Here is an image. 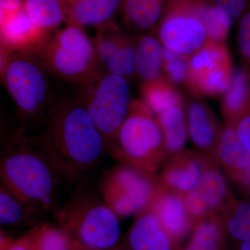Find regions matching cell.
<instances>
[{"mask_svg":"<svg viewBox=\"0 0 250 250\" xmlns=\"http://www.w3.org/2000/svg\"><path fill=\"white\" fill-rule=\"evenodd\" d=\"M0 158V175L23 201L38 210L51 209L59 189L70 174L56 156L42 133L29 137L24 130L4 135Z\"/></svg>","mask_w":250,"mask_h":250,"instance_id":"1","label":"cell"},{"mask_svg":"<svg viewBox=\"0 0 250 250\" xmlns=\"http://www.w3.org/2000/svg\"><path fill=\"white\" fill-rule=\"evenodd\" d=\"M45 126L49 146L72 178L98 166L107 143L73 94L53 97Z\"/></svg>","mask_w":250,"mask_h":250,"instance_id":"2","label":"cell"},{"mask_svg":"<svg viewBox=\"0 0 250 250\" xmlns=\"http://www.w3.org/2000/svg\"><path fill=\"white\" fill-rule=\"evenodd\" d=\"M34 55L49 75L72 84L84 83L103 72L93 40L76 25L67 24L56 31Z\"/></svg>","mask_w":250,"mask_h":250,"instance_id":"3","label":"cell"},{"mask_svg":"<svg viewBox=\"0 0 250 250\" xmlns=\"http://www.w3.org/2000/svg\"><path fill=\"white\" fill-rule=\"evenodd\" d=\"M47 72L34 54L16 53L8 49L1 69L4 83L20 116L29 124L45 125L53 95Z\"/></svg>","mask_w":250,"mask_h":250,"instance_id":"4","label":"cell"},{"mask_svg":"<svg viewBox=\"0 0 250 250\" xmlns=\"http://www.w3.org/2000/svg\"><path fill=\"white\" fill-rule=\"evenodd\" d=\"M115 142L125 163L154 174L167 158L156 116L143 100H133Z\"/></svg>","mask_w":250,"mask_h":250,"instance_id":"5","label":"cell"},{"mask_svg":"<svg viewBox=\"0 0 250 250\" xmlns=\"http://www.w3.org/2000/svg\"><path fill=\"white\" fill-rule=\"evenodd\" d=\"M77 85L73 95L89 113L108 145L116 139L133 101L129 81L100 72Z\"/></svg>","mask_w":250,"mask_h":250,"instance_id":"6","label":"cell"},{"mask_svg":"<svg viewBox=\"0 0 250 250\" xmlns=\"http://www.w3.org/2000/svg\"><path fill=\"white\" fill-rule=\"evenodd\" d=\"M207 0H167L156 27V36L166 48L187 59L208 41L202 11Z\"/></svg>","mask_w":250,"mask_h":250,"instance_id":"7","label":"cell"},{"mask_svg":"<svg viewBox=\"0 0 250 250\" xmlns=\"http://www.w3.org/2000/svg\"><path fill=\"white\" fill-rule=\"evenodd\" d=\"M160 184L159 176L125 163L105 179L102 188L104 202L118 217L138 215L150 208Z\"/></svg>","mask_w":250,"mask_h":250,"instance_id":"8","label":"cell"},{"mask_svg":"<svg viewBox=\"0 0 250 250\" xmlns=\"http://www.w3.org/2000/svg\"><path fill=\"white\" fill-rule=\"evenodd\" d=\"M67 234L72 243L91 250L111 249L119 239L118 216L104 202H94L78 208L69 217Z\"/></svg>","mask_w":250,"mask_h":250,"instance_id":"9","label":"cell"},{"mask_svg":"<svg viewBox=\"0 0 250 250\" xmlns=\"http://www.w3.org/2000/svg\"><path fill=\"white\" fill-rule=\"evenodd\" d=\"M190 82L198 95H223L229 88L233 70L226 44L208 40L188 60Z\"/></svg>","mask_w":250,"mask_h":250,"instance_id":"10","label":"cell"},{"mask_svg":"<svg viewBox=\"0 0 250 250\" xmlns=\"http://www.w3.org/2000/svg\"><path fill=\"white\" fill-rule=\"evenodd\" d=\"M93 40L102 71L128 81L136 77L134 58L135 37L123 32L116 22L98 28Z\"/></svg>","mask_w":250,"mask_h":250,"instance_id":"11","label":"cell"},{"mask_svg":"<svg viewBox=\"0 0 250 250\" xmlns=\"http://www.w3.org/2000/svg\"><path fill=\"white\" fill-rule=\"evenodd\" d=\"M218 162L205 170L195 187L184 196L194 223L210 215H220L234 200Z\"/></svg>","mask_w":250,"mask_h":250,"instance_id":"12","label":"cell"},{"mask_svg":"<svg viewBox=\"0 0 250 250\" xmlns=\"http://www.w3.org/2000/svg\"><path fill=\"white\" fill-rule=\"evenodd\" d=\"M214 162L218 161L197 149H183L166 158L159 177L167 188L185 196Z\"/></svg>","mask_w":250,"mask_h":250,"instance_id":"13","label":"cell"},{"mask_svg":"<svg viewBox=\"0 0 250 250\" xmlns=\"http://www.w3.org/2000/svg\"><path fill=\"white\" fill-rule=\"evenodd\" d=\"M187 94L185 109L188 138L197 150L216 159L223 127L202 95Z\"/></svg>","mask_w":250,"mask_h":250,"instance_id":"14","label":"cell"},{"mask_svg":"<svg viewBox=\"0 0 250 250\" xmlns=\"http://www.w3.org/2000/svg\"><path fill=\"white\" fill-rule=\"evenodd\" d=\"M150 208L166 231L179 246L190 236L195 223L187 209L184 196L167 188L161 180L159 191Z\"/></svg>","mask_w":250,"mask_h":250,"instance_id":"15","label":"cell"},{"mask_svg":"<svg viewBox=\"0 0 250 250\" xmlns=\"http://www.w3.org/2000/svg\"><path fill=\"white\" fill-rule=\"evenodd\" d=\"M49 36L36 27L24 6L0 25L1 46L16 53L35 54Z\"/></svg>","mask_w":250,"mask_h":250,"instance_id":"16","label":"cell"},{"mask_svg":"<svg viewBox=\"0 0 250 250\" xmlns=\"http://www.w3.org/2000/svg\"><path fill=\"white\" fill-rule=\"evenodd\" d=\"M137 215L126 238L129 250H178L180 246L166 231L152 208Z\"/></svg>","mask_w":250,"mask_h":250,"instance_id":"17","label":"cell"},{"mask_svg":"<svg viewBox=\"0 0 250 250\" xmlns=\"http://www.w3.org/2000/svg\"><path fill=\"white\" fill-rule=\"evenodd\" d=\"M216 159L225 175L241 187L250 172V155L240 142L232 126H223Z\"/></svg>","mask_w":250,"mask_h":250,"instance_id":"18","label":"cell"},{"mask_svg":"<svg viewBox=\"0 0 250 250\" xmlns=\"http://www.w3.org/2000/svg\"><path fill=\"white\" fill-rule=\"evenodd\" d=\"M123 0H67L65 22L83 28L100 27L114 21Z\"/></svg>","mask_w":250,"mask_h":250,"instance_id":"19","label":"cell"},{"mask_svg":"<svg viewBox=\"0 0 250 250\" xmlns=\"http://www.w3.org/2000/svg\"><path fill=\"white\" fill-rule=\"evenodd\" d=\"M164 46L157 36L152 34L135 36V73L143 83L164 77Z\"/></svg>","mask_w":250,"mask_h":250,"instance_id":"20","label":"cell"},{"mask_svg":"<svg viewBox=\"0 0 250 250\" xmlns=\"http://www.w3.org/2000/svg\"><path fill=\"white\" fill-rule=\"evenodd\" d=\"M223 97L221 112L225 125L233 126L250 109V73L246 69L233 71L231 85Z\"/></svg>","mask_w":250,"mask_h":250,"instance_id":"21","label":"cell"},{"mask_svg":"<svg viewBox=\"0 0 250 250\" xmlns=\"http://www.w3.org/2000/svg\"><path fill=\"white\" fill-rule=\"evenodd\" d=\"M188 241L178 250H230L228 235L221 217L210 215L196 222Z\"/></svg>","mask_w":250,"mask_h":250,"instance_id":"22","label":"cell"},{"mask_svg":"<svg viewBox=\"0 0 250 250\" xmlns=\"http://www.w3.org/2000/svg\"><path fill=\"white\" fill-rule=\"evenodd\" d=\"M167 0H123V21L130 29L146 31L157 27Z\"/></svg>","mask_w":250,"mask_h":250,"instance_id":"23","label":"cell"},{"mask_svg":"<svg viewBox=\"0 0 250 250\" xmlns=\"http://www.w3.org/2000/svg\"><path fill=\"white\" fill-rule=\"evenodd\" d=\"M160 125L167 157L182 150L188 138L185 102L156 116Z\"/></svg>","mask_w":250,"mask_h":250,"instance_id":"24","label":"cell"},{"mask_svg":"<svg viewBox=\"0 0 250 250\" xmlns=\"http://www.w3.org/2000/svg\"><path fill=\"white\" fill-rule=\"evenodd\" d=\"M67 0H23L31 21L47 35L55 31L66 18Z\"/></svg>","mask_w":250,"mask_h":250,"instance_id":"25","label":"cell"},{"mask_svg":"<svg viewBox=\"0 0 250 250\" xmlns=\"http://www.w3.org/2000/svg\"><path fill=\"white\" fill-rule=\"evenodd\" d=\"M141 98L156 116L174 105L185 102L179 88L164 77L159 80L143 82L141 88Z\"/></svg>","mask_w":250,"mask_h":250,"instance_id":"26","label":"cell"},{"mask_svg":"<svg viewBox=\"0 0 250 250\" xmlns=\"http://www.w3.org/2000/svg\"><path fill=\"white\" fill-rule=\"evenodd\" d=\"M0 224L14 227L32 220L38 210L23 201L1 182L0 188Z\"/></svg>","mask_w":250,"mask_h":250,"instance_id":"27","label":"cell"},{"mask_svg":"<svg viewBox=\"0 0 250 250\" xmlns=\"http://www.w3.org/2000/svg\"><path fill=\"white\" fill-rule=\"evenodd\" d=\"M220 217L229 238L234 243L250 241V202L234 199Z\"/></svg>","mask_w":250,"mask_h":250,"instance_id":"28","label":"cell"},{"mask_svg":"<svg viewBox=\"0 0 250 250\" xmlns=\"http://www.w3.org/2000/svg\"><path fill=\"white\" fill-rule=\"evenodd\" d=\"M188 59L164 47V77L170 83L187 90V93L197 94L189 77Z\"/></svg>","mask_w":250,"mask_h":250,"instance_id":"29","label":"cell"},{"mask_svg":"<svg viewBox=\"0 0 250 250\" xmlns=\"http://www.w3.org/2000/svg\"><path fill=\"white\" fill-rule=\"evenodd\" d=\"M202 19L208 40L219 44H226L231 21L225 11L217 6L213 0H208L204 6Z\"/></svg>","mask_w":250,"mask_h":250,"instance_id":"30","label":"cell"},{"mask_svg":"<svg viewBox=\"0 0 250 250\" xmlns=\"http://www.w3.org/2000/svg\"><path fill=\"white\" fill-rule=\"evenodd\" d=\"M38 250H72L70 236L65 230H59L47 225L32 229Z\"/></svg>","mask_w":250,"mask_h":250,"instance_id":"31","label":"cell"},{"mask_svg":"<svg viewBox=\"0 0 250 250\" xmlns=\"http://www.w3.org/2000/svg\"><path fill=\"white\" fill-rule=\"evenodd\" d=\"M236 24L238 53L243 67L250 73V1Z\"/></svg>","mask_w":250,"mask_h":250,"instance_id":"32","label":"cell"},{"mask_svg":"<svg viewBox=\"0 0 250 250\" xmlns=\"http://www.w3.org/2000/svg\"><path fill=\"white\" fill-rule=\"evenodd\" d=\"M217 6L228 15L231 24L238 22L245 10L248 7L250 0H213Z\"/></svg>","mask_w":250,"mask_h":250,"instance_id":"33","label":"cell"},{"mask_svg":"<svg viewBox=\"0 0 250 250\" xmlns=\"http://www.w3.org/2000/svg\"><path fill=\"white\" fill-rule=\"evenodd\" d=\"M1 250H38L34 231L31 229L16 241L10 240L9 237L1 236Z\"/></svg>","mask_w":250,"mask_h":250,"instance_id":"34","label":"cell"},{"mask_svg":"<svg viewBox=\"0 0 250 250\" xmlns=\"http://www.w3.org/2000/svg\"><path fill=\"white\" fill-rule=\"evenodd\" d=\"M240 142L250 155V109L232 126Z\"/></svg>","mask_w":250,"mask_h":250,"instance_id":"35","label":"cell"},{"mask_svg":"<svg viewBox=\"0 0 250 250\" xmlns=\"http://www.w3.org/2000/svg\"><path fill=\"white\" fill-rule=\"evenodd\" d=\"M23 6V0H0V25L17 14Z\"/></svg>","mask_w":250,"mask_h":250,"instance_id":"36","label":"cell"},{"mask_svg":"<svg viewBox=\"0 0 250 250\" xmlns=\"http://www.w3.org/2000/svg\"><path fill=\"white\" fill-rule=\"evenodd\" d=\"M230 250H250V241L239 242V243L235 242L232 249Z\"/></svg>","mask_w":250,"mask_h":250,"instance_id":"37","label":"cell"},{"mask_svg":"<svg viewBox=\"0 0 250 250\" xmlns=\"http://www.w3.org/2000/svg\"><path fill=\"white\" fill-rule=\"evenodd\" d=\"M241 188L250 195V172L249 174H248V177H247L246 180L245 181L244 183L241 186Z\"/></svg>","mask_w":250,"mask_h":250,"instance_id":"38","label":"cell"},{"mask_svg":"<svg viewBox=\"0 0 250 250\" xmlns=\"http://www.w3.org/2000/svg\"><path fill=\"white\" fill-rule=\"evenodd\" d=\"M72 250H91L85 249V248H82V247L77 246V245H75V244L72 245ZM120 250V249L111 250V249H109V250Z\"/></svg>","mask_w":250,"mask_h":250,"instance_id":"39","label":"cell"},{"mask_svg":"<svg viewBox=\"0 0 250 250\" xmlns=\"http://www.w3.org/2000/svg\"></svg>","mask_w":250,"mask_h":250,"instance_id":"40","label":"cell"}]
</instances>
